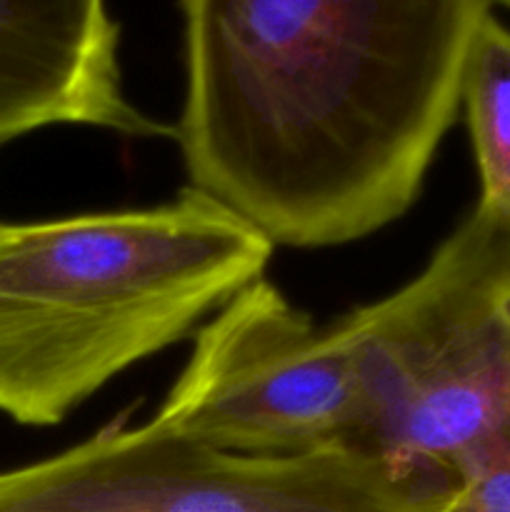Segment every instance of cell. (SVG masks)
Masks as SVG:
<instances>
[{
  "mask_svg": "<svg viewBox=\"0 0 510 512\" xmlns=\"http://www.w3.org/2000/svg\"><path fill=\"white\" fill-rule=\"evenodd\" d=\"M190 185L275 245L398 220L460 110L493 0H180Z\"/></svg>",
  "mask_w": 510,
  "mask_h": 512,
  "instance_id": "6da1fadb",
  "label": "cell"
},
{
  "mask_svg": "<svg viewBox=\"0 0 510 512\" xmlns=\"http://www.w3.org/2000/svg\"><path fill=\"white\" fill-rule=\"evenodd\" d=\"M275 243L203 190L0 220V413L50 428L263 278Z\"/></svg>",
  "mask_w": 510,
  "mask_h": 512,
  "instance_id": "7a4b0ae2",
  "label": "cell"
},
{
  "mask_svg": "<svg viewBox=\"0 0 510 512\" xmlns=\"http://www.w3.org/2000/svg\"><path fill=\"white\" fill-rule=\"evenodd\" d=\"M335 323L370 450L453 470L510 428V218L475 205L410 283Z\"/></svg>",
  "mask_w": 510,
  "mask_h": 512,
  "instance_id": "3957f363",
  "label": "cell"
},
{
  "mask_svg": "<svg viewBox=\"0 0 510 512\" xmlns=\"http://www.w3.org/2000/svg\"><path fill=\"white\" fill-rule=\"evenodd\" d=\"M458 478L368 448L248 455L110 423L0 473V512H443Z\"/></svg>",
  "mask_w": 510,
  "mask_h": 512,
  "instance_id": "277c9868",
  "label": "cell"
},
{
  "mask_svg": "<svg viewBox=\"0 0 510 512\" xmlns=\"http://www.w3.org/2000/svg\"><path fill=\"white\" fill-rule=\"evenodd\" d=\"M150 423L248 455L368 448L363 393L338 323L315 325L265 278L198 330Z\"/></svg>",
  "mask_w": 510,
  "mask_h": 512,
  "instance_id": "5b68a950",
  "label": "cell"
},
{
  "mask_svg": "<svg viewBox=\"0 0 510 512\" xmlns=\"http://www.w3.org/2000/svg\"><path fill=\"white\" fill-rule=\"evenodd\" d=\"M50 125L173 135L125 98L105 0H0V148Z\"/></svg>",
  "mask_w": 510,
  "mask_h": 512,
  "instance_id": "8992f818",
  "label": "cell"
},
{
  "mask_svg": "<svg viewBox=\"0 0 510 512\" xmlns=\"http://www.w3.org/2000/svg\"><path fill=\"white\" fill-rule=\"evenodd\" d=\"M460 105L480 173L478 205L510 218V30L493 15L468 53Z\"/></svg>",
  "mask_w": 510,
  "mask_h": 512,
  "instance_id": "52a82bcc",
  "label": "cell"
},
{
  "mask_svg": "<svg viewBox=\"0 0 510 512\" xmlns=\"http://www.w3.org/2000/svg\"><path fill=\"white\" fill-rule=\"evenodd\" d=\"M453 473L458 488L443 512H510V428L460 455Z\"/></svg>",
  "mask_w": 510,
  "mask_h": 512,
  "instance_id": "ba28073f",
  "label": "cell"
},
{
  "mask_svg": "<svg viewBox=\"0 0 510 512\" xmlns=\"http://www.w3.org/2000/svg\"><path fill=\"white\" fill-rule=\"evenodd\" d=\"M505 3H508V5H510V0H505Z\"/></svg>",
  "mask_w": 510,
  "mask_h": 512,
  "instance_id": "9c48e42d",
  "label": "cell"
}]
</instances>
